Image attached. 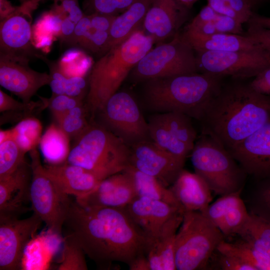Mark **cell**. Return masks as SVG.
I'll list each match as a JSON object with an SVG mask.
<instances>
[{
  "label": "cell",
  "instance_id": "cell-1",
  "mask_svg": "<svg viewBox=\"0 0 270 270\" xmlns=\"http://www.w3.org/2000/svg\"><path fill=\"white\" fill-rule=\"evenodd\" d=\"M67 236L97 266H128L145 256L148 238L125 207L88 206L71 200L64 227Z\"/></svg>",
  "mask_w": 270,
  "mask_h": 270
},
{
  "label": "cell",
  "instance_id": "cell-2",
  "mask_svg": "<svg viewBox=\"0 0 270 270\" xmlns=\"http://www.w3.org/2000/svg\"><path fill=\"white\" fill-rule=\"evenodd\" d=\"M270 120V96L250 84L224 83L200 121L202 133L228 150L236 146Z\"/></svg>",
  "mask_w": 270,
  "mask_h": 270
},
{
  "label": "cell",
  "instance_id": "cell-3",
  "mask_svg": "<svg viewBox=\"0 0 270 270\" xmlns=\"http://www.w3.org/2000/svg\"><path fill=\"white\" fill-rule=\"evenodd\" d=\"M224 78L198 72L151 79L145 88L146 103L160 113L180 112L200 122Z\"/></svg>",
  "mask_w": 270,
  "mask_h": 270
},
{
  "label": "cell",
  "instance_id": "cell-4",
  "mask_svg": "<svg viewBox=\"0 0 270 270\" xmlns=\"http://www.w3.org/2000/svg\"><path fill=\"white\" fill-rule=\"evenodd\" d=\"M154 40L138 30L122 43L104 54L92 67L84 104L88 112H99L130 71L152 49Z\"/></svg>",
  "mask_w": 270,
  "mask_h": 270
},
{
  "label": "cell",
  "instance_id": "cell-5",
  "mask_svg": "<svg viewBox=\"0 0 270 270\" xmlns=\"http://www.w3.org/2000/svg\"><path fill=\"white\" fill-rule=\"evenodd\" d=\"M130 149L113 132L90 124L76 138L66 162L84 168L102 180L121 172L130 164Z\"/></svg>",
  "mask_w": 270,
  "mask_h": 270
},
{
  "label": "cell",
  "instance_id": "cell-6",
  "mask_svg": "<svg viewBox=\"0 0 270 270\" xmlns=\"http://www.w3.org/2000/svg\"><path fill=\"white\" fill-rule=\"evenodd\" d=\"M194 172L212 192L223 196L242 190L246 176L230 152L210 136L202 133L190 152Z\"/></svg>",
  "mask_w": 270,
  "mask_h": 270
},
{
  "label": "cell",
  "instance_id": "cell-7",
  "mask_svg": "<svg viewBox=\"0 0 270 270\" xmlns=\"http://www.w3.org/2000/svg\"><path fill=\"white\" fill-rule=\"evenodd\" d=\"M224 235L200 211L184 212L176 236L177 270L204 269Z\"/></svg>",
  "mask_w": 270,
  "mask_h": 270
},
{
  "label": "cell",
  "instance_id": "cell-8",
  "mask_svg": "<svg viewBox=\"0 0 270 270\" xmlns=\"http://www.w3.org/2000/svg\"><path fill=\"white\" fill-rule=\"evenodd\" d=\"M29 152L32 172L30 202L34 213L50 232L60 235L72 200L47 175L36 148Z\"/></svg>",
  "mask_w": 270,
  "mask_h": 270
},
{
  "label": "cell",
  "instance_id": "cell-9",
  "mask_svg": "<svg viewBox=\"0 0 270 270\" xmlns=\"http://www.w3.org/2000/svg\"><path fill=\"white\" fill-rule=\"evenodd\" d=\"M194 52L182 34H176L169 42L151 49L134 66V74L148 80L198 72Z\"/></svg>",
  "mask_w": 270,
  "mask_h": 270
},
{
  "label": "cell",
  "instance_id": "cell-10",
  "mask_svg": "<svg viewBox=\"0 0 270 270\" xmlns=\"http://www.w3.org/2000/svg\"><path fill=\"white\" fill-rule=\"evenodd\" d=\"M198 72L236 79L254 78L270 68V53L264 48L246 51L196 52Z\"/></svg>",
  "mask_w": 270,
  "mask_h": 270
},
{
  "label": "cell",
  "instance_id": "cell-11",
  "mask_svg": "<svg viewBox=\"0 0 270 270\" xmlns=\"http://www.w3.org/2000/svg\"><path fill=\"white\" fill-rule=\"evenodd\" d=\"M99 112L106 128L126 144L145 140L149 136L148 124L136 100L126 92H116Z\"/></svg>",
  "mask_w": 270,
  "mask_h": 270
},
{
  "label": "cell",
  "instance_id": "cell-12",
  "mask_svg": "<svg viewBox=\"0 0 270 270\" xmlns=\"http://www.w3.org/2000/svg\"><path fill=\"white\" fill-rule=\"evenodd\" d=\"M42 222L34 213L24 219L0 216V270L20 269L25 248Z\"/></svg>",
  "mask_w": 270,
  "mask_h": 270
},
{
  "label": "cell",
  "instance_id": "cell-13",
  "mask_svg": "<svg viewBox=\"0 0 270 270\" xmlns=\"http://www.w3.org/2000/svg\"><path fill=\"white\" fill-rule=\"evenodd\" d=\"M27 56L0 52V84L28 102L42 87L49 85L50 75L29 66Z\"/></svg>",
  "mask_w": 270,
  "mask_h": 270
},
{
  "label": "cell",
  "instance_id": "cell-14",
  "mask_svg": "<svg viewBox=\"0 0 270 270\" xmlns=\"http://www.w3.org/2000/svg\"><path fill=\"white\" fill-rule=\"evenodd\" d=\"M184 162L154 142L145 140L132 145L129 164L169 188L184 169Z\"/></svg>",
  "mask_w": 270,
  "mask_h": 270
},
{
  "label": "cell",
  "instance_id": "cell-15",
  "mask_svg": "<svg viewBox=\"0 0 270 270\" xmlns=\"http://www.w3.org/2000/svg\"><path fill=\"white\" fill-rule=\"evenodd\" d=\"M228 150L247 174L270 178V120Z\"/></svg>",
  "mask_w": 270,
  "mask_h": 270
},
{
  "label": "cell",
  "instance_id": "cell-16",
  "mask_svg": "<svg viewBox=\"0 0 270 270\" xmlns=\"http://www.w3.org/2000/svg\"><path fill=\"white\" fill-rule=\"evenodd\" d=\"M34 10L20 5L12 15L0 22V52L30 58L35 54L32 39Z\"/></svg>",
  "mask_w": 270,
  "mask_h": 270
},
{
  "label": "cell",
  "instance_id": "cell-17",
  "mask_svg": "<svg viewBox=\"0 0 270 270\" xmlns=\"http://www.w3.org/2000/svg\"><path fill=\"white\" fill-rule=\"evenodd\" d=\"M32 172L24 160L14 172L0 177V216L19 217L28 210Z\"/></svg>",
  "mask_w": 270,
  "mask_h": 270
},
{
  "label": "cell",
  "instance_id": "cell-18",
  "mask_svg": "<svg viewBox=\"0 0 270 270\" xmlns=\"http://www.w3.org/2000/svg\"><path fill=\"white\" fill-rule=\"evenodd\" d=\"M136 196L130 178L122 172L104 179L92 190L75 200L83 206L123 208Z\"/></svg>",
  "mask_w": 270,
  "mask_h": 270
},
{
  "label": "cell",
  "instance_id": "cell-19",
  "mask_svg": "<svg viewBox=\"0 0 270 270\" xmlns=\"http://www.w3.org/2000/svg\"><path fill=\"white\" fill-rule=\"evenodd\" d=\"M148 239L154 237L172 218L184 211L164 202L136 196L125 207Z\"/></svg>",
  "mask_w": 270,
  "mask_h": 270
},
{
  "label": "cell",
  "instance_id": "cell-20",
  "mask_svg": "<svg viewBox=\"0 0 270 270\" xmlns=\"http://www.w3.org/2000/svg\"><path fill=\"white\" fill-rule=\"evenodd\" d=\"M180 4L178 0H151L143 22V31L154 42L168 38L180 26L184 18Z\"/></svg>",
  "mask_w": 270,
  "mask_h": 270
},
{
  "label": "cell",
  "instance_id": "cell-21",
  "mask_svg": "<svg viewBox=\"0 0 270 270\" xmlns=\"http://www.w3.org/2000/svg\"><path fill=\"white\" fill-rule=\"evenodd\" d=\"M184 212L170 219L153 238L148 239L145 256L150 270H176L175 240Z\"/></svg>",
  "mask_w": 270,
  "mask_h": 270
},
{
  "label": "cell",
  "instance_id": "cell-22",
  "mask_svg": "<svg viewBox=\"0 0 270 270\" xmlns=\"http://www.w3.org/2000/svg\"><path fill=\"white\" fill-rule=\"evenodd\" d=\"M44 166L46 174L56 186L64 194L75 198L88 193L102 180L92 172L67 162Z\"/></svg>",
  "mask_w": 270,
  "mask_h": 270
},
{
  "label": "cell",
  "instance_id": "cell-23",
  "mask_svg": "<svg viewBox=\"0 0 270 270\" xmlns=\"http://www.w3.org/2000/svg\"><path fill=\"white\" fill-rule=\"evenodd\" d=\"M184 212L202 211L212 200V190L195 172L183 169L169 187Z\"/></svg>",
  "mask_w": 270,
  "mask_h": 270
},
{
  "label": "cell",
  "instance_id": "cell-24",
  "mask_svg": "<svg viewBox=\"0 0 270 270\" xmlns=\"http://www.w3.org/2000/svg\"><path fill=\"white\" fill-rule=\"evenodd\" d=\"M195 52H235L264 48L246 34L217 32L206 36H194L182 34Z\"/></svg>",
  "mask_w": 270,
  "mask_h": 270
},
{
  "label": "cell",
  "instance_id": "cell-25",
  "mask_svg": "<svg viewBox=\"0 0 270 270\" xmlns=\"http://www.w3.org/2000/svg\"><path fill=\"white\" fill-rule=\"evenodd\" d=\"M151 0H138L114 18L109 31L108 44L103 54L112 48L122 43L143 24Z\"/></svg>",
  "mask_w": 270,
  "mask_h": 270
},
{
  "label": "cell",
  "instance_id": "cell-26",
  "mask_svg": "<svg viewBox=\"0 0 270 270\" xmlns=\"http://www.w3.org/2000/svg\"><path fill=\"white\" fill-rule=\"evenodd\" d=\"M123 172L130 178L137 196L162 200L184 210L169 188L156 178L138 170L130 164Z\"/></svg>",
  "mask_w": 270,
  "mask_h": 270
},
{
  "label": "cell",
  "instance_id": "cell-27",
  "mask_svg": "<svg viewBox=\"0 0 270 270\" xmlns=\"http://www.w3.org/2000/svg\"><path fill=\"white\" fill-rule=\"evenodd\" d=\"M70 137L55 124H52L42 135L39 146L42 154L48 164L66 162L71 148Z\"/></svg>",
  "mask_w": 270,
  "mask_h": 270
},
{
  "label": "cell",
  "instance_id": "cell-28",
  "mask_svg": "<svg viewBox=\"0 0 270 270\" xmlns=\"http://www.w3.org/2000/svg\"><path fill=\"white\" fill-rule=\"evenodd\" d=\"M258 252L270 258V222L250 212L238 234Z\"/></svg>",
  "mask_w": 270,
  "mask_h": 270
},
{
  "label": "cell",
  "instance_id": "cell-29",
  "mask_svg": "<svg viewBox=\"0 0 270 270\" xmlns=\"http://www.w3.org/2000/svg\"><path fill=\"white\" fill-rule=\"evenodd\" d=\"M148 124L149 136L156 146L179 158L186 160L192 150L172 134L160 114L151 118Z\"/></svg>",
  "mask_w": 270,
  "mask_h": 270
},
{
  "label": "cell",
  "instance_id": "cell-30",
  "mask_svg": "<svg viewBox=\"0 0 270 270\" xmlns=\"http://www.w3.org/2000/svg\"><path fill=\"white\" fill-rule=\"evenodd\" d=\"M216 250L220 254L236 257L252 266L256 270H270V258L242 240L234 243L223 240Z\"/></svg>",
  "mask_w": 270,
  "mask_h": 270
},
{
  "label": "cell",
  "instance_id": "cell-31",
  "mask_svg": "<svg viewBox=\"0 0 270 270\" xmlns=\"http://www.w3.org/2000/svg\"><path fill=\"white\" fill-rule=\"evenodd\" d=\"M42 130L41 122L34 116L24 118L10 128L12 138L26 154L39 144Z\"/></svg>",
  "mask_w": 270,
  "mask_h": 270
},
{
  "label": "cell",
  "instance_id": "cell-32",
  "mask_svg": "<svg viewBox=\"0 0 270 270\" xmlns=\"http://www.w3.org/2000/svg\"><path fill=\"white\" fill-rule=\"evenodd\" d=\"M172 134L191 150L196 138V132L190 116L184 113L171 112L160 114Z\"/></svg>",
  "mask_w": 270,
  "mask_h": 270
},
{
  "label": "cell",
  "instance_id": "cell-33",
  "mask_svg": "<svg viewBox=\"0 0 270 270\" xmlns=\"http://www.w3.org/2000/svg\"><path fill=\"white\" fill-rule=\"evenodd\" d=\"M84 104L76 106L54 118L57 124L70 137H78L90 125Z\"/></svg>",
  "mask_w": 270,
  "mask_h": 270
},
{
  "label": "cell",
  "instance_id": "cell-34",
  "mask_svg": "<svg viewBox=\"0 0 270 270\" xmlns=\"http://www.w3.org/2000/svg\"><path fill=\"white\" fill-rule=\"evenodd\" d=\"M25 154L12 138L0 143V177L14 172L26 160Z\"/></svg>",
  "mask_w": 270,
  "mask_h": 270
},
{
  "label": "cell",
  "instance_id": "cell-35",
  "mask_svg": "<svg viewBox=\"0 0 270 270\" xmlns=\"http://www.w3.org/2000/svg\"><path fill=\"white\" fill-rule=\"evenodd\" d=\"M249 214L240 198L226 212L218 228L224 236L238 234L248 218Z\"/></svg>",
  "mask_w": 270,
  "mask_h": 270
},
{
  "label": "cell",
  "instance_id": "cell-36",
  "mask_svg": "<svg viewBox=\"0 0 270 270\" xmlns=\"http://www.w3.org/2000/svg\"><path fill=\"white\" fill-rule=\"evenodd\" d=\"M84 252L74 242L65 236L58 270H87Z\"/></svg>",
  "mask_w": 270,
  "mask_h": 270
},
{
  "label": "cell",
  "instance_id": "cell-37",
  "mask_svg": "<svg viewBox=\"0 0 270 270\" xmlns=\"http://www.w3.org/2000/svg\"><path fill=\"white\" fill-rule=\"evenodd\" d=\"M39 97L38 101L20 102L0 90V112H22L34 116L33 114H38L48 108L46 98Z\"/></svg>",
  "mask_w": 270,
  "mask_h": 270
},
{
  "label": "cell",
  "instance_id": "cell-38",
  "mask_svg": "<svg viewBox=\"0 0 270 270\" xmlns=\"http://www.w3.org/2000/svg\"><path fill=\"white\" fill-rule=\"evenodd\" d=\"M242 190L223 196L200 212L216 227L228 210L240 198Z\"/></svg>",
  "mask_w": 270,
  "mask_h": 270
},
{
  "label": "cell",
  "instance_id": "cell-39",
  "mask_svg": "<svg viewBox=\"0 0 270 270\" xmlns=\"http://www.w3.org/2000/svg\"><path fill=\"white\" fill-rule=\"evenodd\" d=\"M262 180L254 192L251 212L270 222V178Z\"/></svg>",
  "mask_w": 270,
  "mask_h": 270
},
{
  "label": "cell",
  "instance_id": "cell-40",
  "mask_svg": "<svg viewBox=\"0 0 270 270\" xmlns=\"http://www.w3.org/2000/svg\"><path fill=\"white\" fill-rule=\"evenodd\" d=\"M138 0H88L87 5L93 12L116 15L124 12Z\"/></svg>",
  "mask_w": 270,
  "mask_h": 270
},
{
  "label": "cell",
  "instance_id": "cell-41",
  "mask_svg": "<svg viewBox=\"0 0 270 270\" xmlns=\"http://www.w3.org/2000/svg\"><path fill=\"white\" fill-rule=\"evenodd\" d=\"M46 100L48 108L54 118L76 106L84 104L83 100L66 94H52L50 98H46Z\"/></svg>",
  "mask_w": 270,
  "mask_h": 270
},
{
  "label": "cell",
  "instance_id": "cell-42",
  "mask_svg": "<svg viewBox=\"0 0 270 270\" xmlns=\"http://www.w3.org/2000/svg\"><path fill=\"white\" fill-rule=\"evenodd\" d=\"M53 9L76 24L84 15L78 0H52Z\"/></svg>",
  "mask_w": 270,
  "mask_h": 270
},
{
  "label": "cell",
  "instance_id": "cell-43",
  "mask_svg": "<svg viewBox=\"0 0 270 270\" xmlns=\"http://www.w3.org/2000/svg\"><path fill=\"white\" fill-rule=\"evenodd\" d=\"M109 32L92 28L80 46L102 54L108 40Z\"/></svg>",
  "mask_w": 270,
  "mask_h": 270
},
{
  "label": "cell",
  "instance_id": "cell-44",
  "mask_svg": "<svg viewBox=\"0 0 270 270\" xmlns=\"http://www.w3.org/2000/svg\"><path fill=\"white\" fill-rule=\"evenodd\" d=\"M88 82H86L84 76H68L65 83L64 94L84 100L86 92L88 93Z\"/></svg>",
  "mask_w": 270,
  "mask_h": 270
},
{
  "label": "cell",
  "instance_id": "cell-45",
  "mask_svg": "<svg viewBox=\"0 0 270 270\" xmlns=\"http://www.w3.org/2000/svg\"><path fill=\"white\" fill-rule=\"evenodd\" d=\"M214 22L218 32L236 34H243V24L232 18L218 14Z\"/></svg>",
  "mask_w": 270,
  "mask_h": 270
},
{
  "label": "cell",
  "instance_id": "cell-46",
  "mask_svg": "<svg viewBox=\"0 0 270 270\" xmlns=\"http://www.w3.org/2000/svg\"><path fill=\"white\" fill-rule=\"evenodd\" d=\"M246 35L250 36L270 53V28L248 22Z\"/></svg>",
  "mask_w": 270,
  "mask_h": 270
},
{
  "label": "cell",
  "instance_id": "cell-47",
  "mask_svg": "<svg viewBox=\"0 0 270 270\" xmlns=\"http://www.w3.org/2000/svg\"><path fill=\"white\" fill-rule=\"evenodd\" d=\"M92 28L90 16L85 14L76 24L70 44L72 46H80Z\"/></svg>",
  "mask_w": 270,
  "mask_h": 270
},
{
  "label": "cell",
  "instance_id": "cell-48",
  "mask_svg": "<svg viewBox=\"0 0 270 270\" xmlns=\"http://www.w3.org/2000/svg\"><path fill=\"white\" fill-rule=\"evenodd\" d=\"M219 265L223 270H256L252 265L230 256L220 254Z\"/></svg>",
  "mask_w": 270,
  "mask_h": 270
},
{
  "label": "cell",
  "instance_id": "cell-49",
  "mask_svg": "<svg viewBox=\"0 0 270 270\" xmlns=\"http://www.w3.org/2000/svg\"><path fill=\"white\" fill-rule=\"evenodd\" d=\"M249 84L257 92L270 96V68L255 76Z\"/></svg>",
  "mask_w": 270,
  "mask_h": 270
},
{
  "label": "cell",
  "instance_id": "cell-50",
  "mask_svg": "<svg viewBox=\"0 0 270 270\" xmlns=\"http://www.w3.org/2000/svg\"><path fill=\"white\" fill-rule=\"evenodd\" d=\"M240 16L242 22H248L252 15V4L248 0H224Z\"/></svg>",
  "mask_w": 270,
  "mask_h": 270
},
{
  "label": "cell",
  "instance_id": "cell-51",
  "mask_svg": "<svg viewBox=\"0 0 270 270\" xmlns=\"http://www.w3.org/2000/svg\"><path fill=\"white\" fill-rule=\"evenodd\" d=\"M92 28L94 30L109 32L116 16L98 12L90 14Z\"/></svg>",
  "mask_w": 270,
  "mask_h": 270
},
{
  "label": "cell",
  "instance_id": "cell-52",
  "mask_svg": "<svg viewBox=\"0 0 270 270\" xmlns=\"http://www.w3.org/2000/svg\"><path fill=\"white\" fill-rule=\"evenodd\" d=\"M218 14L212 8L207 4L200 10L186 28H192L208 22H213Z\"/></svg>",
  "mask_w": 270,
  "mask_h": 270
},
{
  "label": "cell",
  "instance_id": "cell-53",
  "mask_svg": "<svg viewBox=\"0 0 270 270\" xmlns=\"http://www.w3.org/2000/svg\"><path fill=\"white\" fill-rule=\"evenodd\" d=\"M207 1L208 5L218 14L232 18L244 24L240 16L224 0H207Z\"/></svg>",
  "mask_w": 270,
  "mask_h": 270
},
{
  "label": "cell",
  "instance_id": "cell-54",
  "mask_svg": "<svg viewBox=\"0 0 270 270\" xmlns=\"http://www.w3.org/2000/svg\"><path fill=\"white\" fill-rule=\"evenodd\" d=\"M76 24L68 18H64L62 22L59 38L70 44L74 32Z\"/></svg>",
  "mask_w": 270,
  "mask_h": 270
},
{
  "label": "cell",
  "instance_id": "cell-55",
  "mask_svg": "<svg viewBox=\"0 0 270 270\" xmlns=\"http://www.w3.org/2000/svg\"><path fill=\"white\" fill-rule=\"evenodd\" d=\"M18 6H13L8 0H0V20L8 17L18 9Z\"/></svg>",
  "mask_w": 270,
  "mask_h": 270
},
{
  "label": "cell",
  "instance_id": "cell-56",
  "mask_svg": "<svg viewBox=\"0 0 270 270\" xmlns=\"http://www.w3.org/2000/svg\"><path fill=\"white\" fill-rule=\"evenodd\" d=\"M248 22H251L266 28H270V17L252 14Z\"/></svg>",
  "mask_w": 270,
  "mask_h": 270
},
{
  "label": "cell",
  "instance_id": "cell-57",
  "mask_svg": "<svg viewBox=\"0 0 270 270\" xmlns=\"http://www.w3.org/2000/svg\"><path fill=\"white\" fill-rule=\"evenodd\" d=\"M20 2V5L28 6L34 10L38 7L40 2L42 0H18Z\"/></svg>",
  "mask_w": 270,
  "mask_h": 270
},
{
  "label": "cell",
  "instance_id": "cell-58",
  "mask_svg": "<svg viewBox=\"0 0 270 270\" xmlns=\"http://www.w3.org/2000/svg\"><path fill=\"white\" fill-rule=\"evenodd\" d=\"M12 138V134L10 129L0 130V143L4 140Z\"/></svg>",
  "mask_w": 270,
  "mask_h": 270
},
{
  "label": "cell",
  "instance_id": "cell-59",
  "mask_svg": "<svg viewBox=\"0 0 270 270\" xmlns=\"http://www.w3.org/2000/svg\"><path fill=\"white\" fill-rule=\"evenodd\" d=\"M198 0H178V1L182 5L190 6L192 5Z\"/></svg>",
  "mask_w": 270,
  "mask_h": 270
},
{
  "label": "cell",
  "instance_id": "cell-60",
  "mask_svg": "<svg viewBox=\"0 0 270 270\" xmlns=\"http://www.w3.org/2000/svg\"><path fill=\"white\" fill-rule=\"evenodd\" d=\"M250 3L252 4L254 2L258 0H248Z\"/></svg>",
  "mask_w": 270,
  "mask_h": 270
}]
</instances>
